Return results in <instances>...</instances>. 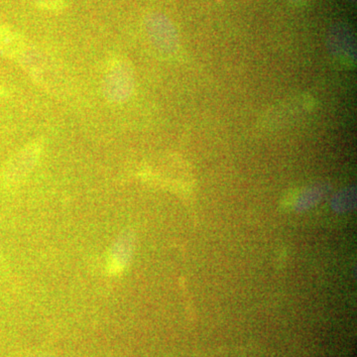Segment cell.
Segmentation results:
<instances>
[{
    "instance_id": "obj_8",
    "label": "cell",
    "mask_w": 357,
    "mask_h": 357,
    "mask_svg": "<svg viewBox=\"0 0 357 357\" xmlns=\"http://www.w3.org/2000/svg\"><path fill=\"white\" fill-rule=\"evenodd\" d=\"M291 2H294V3H303V2L307 1V0H290Z\"/></svg>"
},
{
    "instance_id": "obj_2",
    "label": "cell",
    "mask_w": 357,
    "mask_h": 357,
    "mask_svg": "<svg viewBox=\"0 0 357 357\" xmlns=\"http://www.w3.org/2000/svg\"><path fill=\"white\" fill-rule=\"evenodd\" d=\"M43 151V143L41 141H33L20 150L9 161L4 172L6 184L15 185L24 180L41 156Z\"/></svg>"
},
{
    "instance_id": "obj_6",
    "label": "cell",
    "mask_w": 357,
    "mask_h": 357,
    "mask_svg": "<svg viewBox=\"0 0 357 357\" xmlns=\"http://www.w3.org/2000/svg\"><path fill=\"white\" fill-rule=\"evenodd\" d=\"M34 3L43 10L61 13L66 7L65 0H34Z\"/></svg>"
},
{
    "instance_id": "obj_1",
    "label": "cell",
    "mask_w": 357,
    "mask_h": 357,
    "mask_svg": "<svg viewBox=\"0 0 357 357\" xmlns=\"http://www.w3.org/2000/svg\"><path fill=\"white\" fill-rule=\"evenodd\" d=\"M132 72L122 59H112L107 66L105 79V91L114 102L126 100L133 88Z\"/></svg>"
},
{
    "instance_id": "obj_4",
    "label": "cell",
    "mask_w": 357,
    "mask_h": 357,
    "mask_svg": "<svg viewBox=\"0 0 357 357\" xmlns=\"http://www.w3.org/2000/svg\"><path fill=\"white\" fill-rule=\"evenodd\" d=\"M147 28L150 36L158 43L164 44L165 46H171L176 43L175 29L170 21L163 15L154 14L150 16L149 20H147Z\"/></svg>"
},
{
    "instance_id": "obj_3",
    "label": "cell",
    "mask_w": 357,
    "mask_h": 357,
    "mask_svg": "<svg viewBox=\"0 0 357 357\" xmlns=\"http://www.w3.org/2000/svg\"><path fill=\"white\" fill-rule=\"evenodd\" d=\"M27 50V43L20 33L0 24V54L1 55L18 62Z\"/></svg>"
},
{
    "instance_id": "obj_9",
    "label": "cell",
    "mask_w": 357,
    "mask_h": 357,
    "mask_svg": "<svg viewBox=\"0 0 357 357\" xmlns=\"http://www.w3.org/2000/svg\"><path fill=\"white\" fill-rule=\"evenodd\" d=\"M349 1L354 2L356 1V0H349Z\"/></svg>"
},
{
    "instance_id": "obj_5",
    "label": "cell",
    "mask_w": 357,
    "mask_h": 357,
    "mask_svg": "<svg viewBox=\"0 0 357 357\" xmlns=\"http://www.w3.org/2000/svg\"><path fill=\"white\" fill-rule=\"evenodd\" d=\"M331 46L335 53L342 58V54L354 53V36L351 28L347 24L338 23L330 31Z\"/></svg>"
},
{
    "instance_id": "obj_7",
    "label": "cell",
    "mask_w": 357,
    "mask_h": 357,
    "mask_svg": "<svg viewBox=\"0 0 357 357\" xmlns=\"http://www.w3.org/2000/svg\"><path fill=\"white\" fill-rule=\"evenodd\" d=\"M4 95H6V89L2 88V86H0V98H2Z\"/></svg>"
}]
</instances>
